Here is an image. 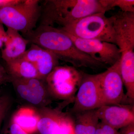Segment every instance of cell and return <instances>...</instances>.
Returning <instances> with one entry per match:
<instances>
[{
    "label": "cell",
    "instance_id": "cb8c5ba5",
    "mask_svg": "<svg viewBox=\"0 0 134 134\" xmlns=\"http://www.w3.org/2000/svg\"><path fill=\"white\" fill-rule=\"evenodd\" d=\"M118 131L119 134H134V122L122 127Z\"/></svg>",
    "mask_w": 134,
    "mask_h": 134
},
{
    "label": "cell",
    "instance_id": "ffe728a7",
    "mask_svg": "<svg viewBox=\"0 0 134 134\" xmlns=\"http://www.w3.org/2000/svg\"><path fill=\"white\" fill-rule=\"evenodd\" d=\"M11 104L10 98L7 95L0 97V127Z\"/></svg>",
    "mask_w": 134,
    "mask_h": 134
},
{
    "label": "cell",
    "instance_id": "d6986e66",
    "mask_svg": "<svg viewBox=\"0 0 134 134\" xmlns=\"http://www.w3.org/2000/svg\"><path fill=\"white\" fill-rule=\"evenodd\" d=\"M106 12L115 7L123 12L134 13V0H99Z\"/></svg>",
    "mask_w": 134,
    "mask_h": 134
},
{
    "label": "cell",
    "instance_id": "5b68a950",
    "mask_svg": "<svg viewBox=\"0 0 134 134\" xmlns=\"http://www.w3.org/2000/svg\"><path fill=\"white\" fill-rule=\"evenodd\" d=\"M83 73L72 66L55 67L45 80L53 100H62L68 105L74 103Z\"/></svg>",
    "mask_w": 134,
    "mask_h": 134
},
{
    "label": "cell",
    "instance_id": "484cf974",
    "mask_svg": "<svg viewBox=\"0 0 134 134\" xmlns=\"http://www.w3.org/2000/svg\"><path fill=\"white\" fill-rule=\"evenodd\" d=\"M7 39V33L6 32L0 35V51L2 49L3 44L5 43Z\"/></svg>",
    "mask_w": 134,
    "mask_h": 134
},
{
    "label": "cell",
    "instance_id": "6da1fadb",
    "mask_svg": "<svg viewBox=\"0 0 134 134\" xmlns=\"http://www.w3.org/2000/svg\"><path fill=\"white\" fill-rule=\"evenodd\" d=\"M23 36L29 43L49 50L59 60L69 63L76 68L85 67L94 69L104 66L80 51L69 36L59 28L40 25Z\"/></svg>",
    "mask_w": 134,
    "mask_h": 134
},
{
    "label": "cell",
    "instance_id": "9a60e30c",
    "mask_svg": "<svg viewBox=\"0 0 134 134\" xmlns=\"http://www.w3.org/2000/svg\"><path fill=\"white\" fill-rule=\"evenodd\" d=\"M120 70L128 104H134V52L126 50L121 53Z\"/></svg>",
    "mask_w": 134,
    "mask_h": 134
},
{
    "label": "cell",
    "instance_id": "4fadbf2b",
    "mask_svg": "<svg viewBox=\"0 0 134 134\" xmlns=\"http://www.w3.org/2000/svg\"><path fill=\"white\" fill-rule=\"evenodd\" d=\"M21 58L32 63L41 79L44 80L59 65V59L57 55L35 44H31L30 47L26 50Z\"/></svg>",
    "mask_w": 134,
    "mask_h": 134
},
{
    "label": "cell",
    "instance_id": "2e32d148",
    "mask_svg": "<svg viewBox=\"0 0 134 134\" xmlns=\"http://www.w3.org/2000/svg\"><path fill=\"white\" fill-rule=\"evenodd\" d=\"M39 119L37 110L23 107L15 113L11 121L28 133L32 134L37 132Z\"/></svg>",
    "mask_w": 134,
    "mask_h": 134
},
{
    "label": "cell",
    "instance_id": "ba28073f",
    "mask_svg": "<svg viewBox=\"0 0 134 134\" xmlns=\"http://www.w3.org/2000/svg\"><path fill=\"white\" fill-rule=\"evenodd\" d=\"M10 82L19 98L31 105L41 108L47 107L52 102L45 80L10 77Z\"/></svg>",
    "mask_w": 134,
    "mask_h": 134
},
{
    "label": "cell",
    "instance_id": "4316f807",
    "mask_svg": "<svg viewBox=\"0 0 134 134\" xmlns=\"http://www.w3.org/2000/svg\"><path fill=\"white\" fill-rule=\"evenodd\" d=\"M6 32L3 25L2 24L0 23V35Z\"/></svg>",
    "mask_w": 134,
    "mask_h": 134
},
{
    "label": "cell",
    "instance_id": "5bb4252c",
    "mask_svg": "<svg viewBox=\"0 0 134 134\" xmlns=\"http://www.w3.org/2000/svg\"><path fill=\"white\" fill-rule=\"evenodd\" d=\"M7 39L5 47L1 50L2 58L6 63L19 59L26 51L29 41L17 31L8 28L6 31Z\"/></svg>",
    "mask_w": 134,
    "mask_h": 134
},
{
    "label": "cell",
    "instance_id": "8fae6325",
    "mask_svg": "<svg viewBox=\"0 0 134 134\" xmlns=\"http://www.w3.org/2000/svg\"><path fill=\"white\" fill-rule=\"evenodd\" d=\"M115 44L121 53L134 49V13L119 11L112 16Z\"/></svg>",
    "mask_w": 134,
    "mask_h": 134
},
{
    "label": "cell",
    "instance_id": "7a4b0ae2",
    "mask_svg": "<svg viewBox=\"0 0 134 134\" xmlns=\"http://www.w3.org/2000/svg\"><path fill=\"white\" fill-rule=\"evenodd\" d=\"M105 13L99 0H48L41 12V25L62 28L81 18L98 13Z\"/></svg>",
    "mask_w": 134,
    "mask_h": 134
},
{
    "label": "cell",
    "instance_id": "277c9868",
    "mask_svg": "<svg viewBox=\"0 0 134 134\" xmlns=\"http://www.w3.org/2000/svg\"><path fill=\"white\" fill-rule=\"evenodd\" d=\"M38 0H22L10 5L0 7V23L23 35L36 28L41 16V8Z\"/></svg>",
    "mask_w": 134,
    "mask_h": 134
},
{
    "label": "cell",
    "instance_id": "8992f818",
    "mask_svg": "<svg viewBox=\"0 0 134 134\" xmlns=\"http://www.w3.org/2000/svg\"><path fill=\"white\" fill-rule=\"evenodd\" d=\"M66 106L61 103L54 108L45 107L37 110L38 134H74V119L70 112L63 111Z\"/></svg>",
    "mask_w": 134,
    "mask_h": 134
},
{
    "label": "cell",
    "instance_id": "52a82bcc",
    "mask_svg": "<svg viewBox=\"0 0 134 134\" xmlns=\"http://www.w3.org/2000/svg\"><path fill=\"white\" fill-rule=\"evenodd\" d=\"M98 75L102 105L128 104L120 70V60Z\"/></svg>",
    "mask_w": 134,
    "mask_h": 134
},
{
    "label": "cell",
    "instance_id": "7c38bea8",
    "mask_svg": "<svg viewBox=\"0 0 134 134\" xmlns=\"http://www.w3.org/2000/svg\"><path fill=\"white\" fill-rule=\"evenodd\" d=\"M97 112L99 121L118 130L134 122V104L103 105Z\"/></svg>",
    "mask_w": 134,
    "mask_h": 134
},
{
    "label": "cell",
    "instance_id": "e0dca14e",
    "mask_svg": "<svg viewBox=\"0 0 134 134\" xmlns=\"http://www.w3.org/2000/svg\"><path fill=\"white\" fill-rule=\"evenodd\" d=\"M72 114L74 119V134H95L99 122L97 109Z\"/></svg>",
    "mask_w": 134,
    "mask_h": 134
},
{
    "label": "cell",
    "instance_id": "d4e9b609",
    "mask_svg": "<svg viewBox=\"0 0 134 134\" xmlns=\"http://www.w3.org/2000/svg\"><path fill=\"white\" fill-rule=\"evenodd\" d=\"M22 0H0V7L15 5L21 2Z\"/></svg>",
    "mask_w": 134,
    "mask_h": 134
},
{
    "label": "cell",
    "instance_id": "9c48e42d",
    "mask_svg": "<svg viewBox=\"0 0 134 134\" xmlns=\"http://www.w3.org/2000/svg\"><path fill=\"white\" fill-rule=\"evenodd\" d=\"M102 106L99 75L83 72L81 85L76 95L74 105L70 110L72 114L96 110Z\"/></svg>",
    "mask_w": 134,
    "mask_h": 134
},
{
    "label": "cell",
    "instance_id": "44dd1931",
    "mask_svg": "<svg viewBox=\"0 0 134 134\" xmlns=\"http://www.w3.org/2000/svg\"><path fill=\"white\" fill-rule=\"evenodd\" d=\"M1 134H30L25 131L10 120L3 128Z\"/></svg>",
    "mask_w": 134,
    "mask_h": 134
},
{
    "label": "cell",
    "instance_id": "603a6c76",
    "mask_svg": "<svg viewBox=\"0 0 134 134\" xmlns=\"http://www.w3.org/2000/svg\"><path fill=\"white\" fill-rule=\"evenodd\" d=\"M10 82V77L8 74L7 70L0 64V90L3 85Z\"/></svg>",
    "mask_w": 134,
    "mask_h": 134
},
{
    "label": "cell",
    "instance_id": "7402d4cb",
    "mask_svg": "<svg viewBox=\"0 0 134 134\" xmlns=\"http://www.w3.org/2000/svg\"><path fill=\"white\" fill-rule=\"evenodd\" d=\"M95 134H119L117 130L99 121Z\"/></svg>",
    "mask_w": 134,
    "mask_h": 134
},
{
    "label": "cell",
    "instance_id": "ac0fdd59",
    "mask_svg": "<svg viewBox=\"0 0 134 134\" xmlns=\"http://www.w3.org/2000/svg\"><path fill=\"white\" fill-rule=\"evenodd\" d=\"M6 66V69L11 77L20 79H41L34 65L23 58L7 63Z\"/></svg>",
    "mask_w": 134,
    "mask_h": 134
},
{
    "label": "cell",
    "instance_id": "3957f363",
    "mask_svg": "<svg viewBox=\"0 0 134 134\" xmlns=\"http://www.w3.org/2000/svg\"><path fill=\"white\" fill-rule=\"evenodd\" d=\"M59 29L78 38L97 40L115 44L112 17H107L104 13L89 15Z\"/></svg>",
    "mask_w": 134,
    "mask_h": 134
},
{
    "label": "cell",
    "instance_id": "30bf717a",
    "mask_svg": "<svg viewBox=\"0 0 134 134\" xmlns=\"http://www.w3.org/2000/svg\"><path fill=\"white\" fill-rule=\"evenodd\" d=\"M65 32L80 51L104 65L112 66L120 59L121 53L115 44L97 40L78 38Z\"/></svg>",
    "mask_w": 134,
    "mask_h": 134
}]
</instances>
